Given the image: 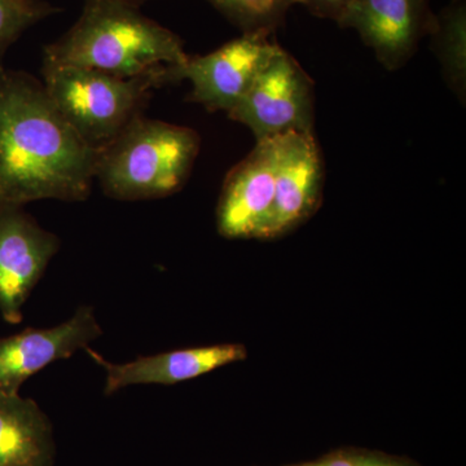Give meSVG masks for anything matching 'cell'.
<instances>
[{"label":"cell","instance_id":"7c38bea8","mask_svg":"<svg viewBox=\"0 0 466 466\" xmlns=\"http://www.w3.org/2000/svg\"><path fill=\"white\" fill-rule=\"evenodd\" d=\"M86 351L106 370V395L134 385H175L247 358V349L240 343L175 350L122 364L110 363L90 348Z\"/></svg>","mask_w":466,"mask_h":466},{"label":"cell","instance_id":"ac0fdd59","mask_svg":"<svg viewBox=\"0 0 466 466\" xmlns=\"http://www.w3.org/2000/svg\"><path fill=\"white\" fill-rule=\"evenodd\" d=\"M300 466H359V458H351V456L346 455H336Z\"/></svg>","mask_w":466,"mask_h":466},{"label":"cell","instance_id":"d6986e66","mask_svg":"<svg viewBox=\"0 0 466 466\" xmlns=\"http://www.w3.org/2000/svg\"><path fill=\"white\" fill-rule=\"evenodd\" d=\"M359 466H397L385 460L373 458H359Z\"/></svg>","mask_w":466,"mask_h":466},{"label":"cell","instance_id":"6da1fadb","mask_svg":"<svg viewBox=\"0 0 466 466\" xmlns=\"http://www.w3.org/2000/svg\"><path fill=\"white\" fill-rule=\"evenodd\" d=\"M97 153L67 124L42 81L0 66V207L87 200Z\"/></svg>","mask_w":466,"mask_h":466},{"label":"cell","instance_id":"8992f818","mask_svg":"<svg viewBox=\"0 0 466 466\" xmlns=\"http://www.w3.org/2000/svg\"><path fill=\"white\" fill-rule=\"evenodd\" d=\"M279 47L269 41V34L242 33L210 54L188 55L186 63L173 67V82L187 79L192 85V103L228 115Z\"/></svg>","mask_w":466,"mask_h":466},{"label":"cell","instance_id":"30bf717a","mask_svg":"<svg viewBox=\"0 0 466 466\" xmlns=\"http://www.w3.org/2000/svg\"><path fill=\"white\" fill-rule=\"evenodd\" d=\"M103 336L94 308L79 306L56 327L29 329L0 339V392L18 394L27 379L61 359L86 350Z\"/></svg>","mask_w":466,"mask_h":466},{"label":"cell","instance_id":"ffe728a7","mask_svg":"<svg viewBox=\"0 0 466 466\" xmlns=\"http://www.w3.org/2000/svg\"><path fill=\"white\" fill-rule=\"evenodd\" d=\"M116 2L127 3V5L140 8V5H144V3L150 2V0H116Z\"/></svg>","mask_w":466,"mask_h":466},{"label":"cell","instance_id":"3957f363","mask_svg":"<svg viewBox=\"0 0 466 466\" xmlns=\"http://www.w3.org/2000/svg\"><path fill=\"white\" fill-rule=\"evenodd\" d=\"M200 148L193 128L142 115L99 150L95 180L118 201L167 198L183 188Z\"/></svg>","mask_w":466,"mask_h":466},{"label":"cell","instance_id":"e0dca14e","mask_svg":"<svg viewBox=\"0 0 466 466\" xmlns=\"http://www.w3.org/2000/svg\"><path fill=\"white\" fill-rule=\"evenodd\" d=\"M296 5H305L312 15L339 23L354 0H294Z\"/></svg>","mask_w":466,"mask_h":466},{"label":"cell","instance_id":"4fadbf2b","mask_svg":"<svg viewBox=\"0 0 466 466\" xmlns=\"http://www.w3.org/2000/svg\"><path fill=\"white\" fill-rule=\"evenodd\" d=\"M50 419L35 400L0 392V466H55Z\"/></svg>","mask_w":466,"mask_h":466},{"label":"cell","instance_id":"9c48e42d","mask_svg":"<svg viewBox=\"0 0 466 466\" xmlns=\"http://www.w3.org/2000/svg\"><path fill=\"white\" fill-rule=\"evenodd\" d=\"M429 0H354L339 25L355 30L386 69L406 66L431 32Z\"/></svg>","mask_w":466,"mask_h":466},{"label":"cell","instance_id":"ba28073f","mask_svg":"<svg viewBox=\"0 0 466 466\" xmlns=\"http://www.w3.org/2000/svg\"><path fill=\"white\" fill-rule=\"evenodd\" d=\"M281 137L256 147L227 174L217 208V226L227 238H262L272 204Z\"/></svg>","mask_w":466,"mask_h":466},{"label":"cell","instance_id":"5b68a950","mask_svg":"<svg viewBox=\"0 0 466 466\" xmlns=\"http://www.w3.org/2000/svg\"><path fill=\"white\" fill-rule=\"evenodd\" d=\"M314 82L299 61L279 47L228 113L256 140L314 133Z\"/></svg>","mask_w":466,"mask_h":466},{"label":"cell","instance_id":"277c9868","mask_svg":"<svg viewBox=\"0 0 466 466\" xmlns=\"http://www.w3.org/2000/svg\"><path fill=\"white\" fill-rule=\"evenodd\" d=\"M167 72L116 76L85 67L42 64V82L55 106L86 144L99 152L143 110L153 91L173 82Z\"/></svg>","mask_w":466,"mask_h":466},{"label":"cell","instance_id":"2e32d148","mask_svg":"<svg viewBox=\"0 0 466 466\" xmlns=\"http://www.w3.org/2000/svg\"><path fill=\"white\" fill-rule=\"evenodd\" d=\"M58 11L43 0H0V66L9 47L27 29Z\"/></svg>","mask_w":466,"mask_h":466},{"label":"cell","instance_id":"8fae6325","mask_svg":"<svg viewBox=\"0 0 466 466\" xmlns=\"http://www.w3.org/2000/svg\"><path fill=\"white\" fill-rule=\"evenodd\" d=\"M324 168L314 133L281 137L274 204L262 238L289 231L315 210L323 189Z\"/></svg>","mask_w":466,"mask_h":466},{"label":"cell","instance_id":"5bb4252c","mask_svg":"<svg viewBox=\"0 0 466 466\" xmlns=\"http://www.w3.org/2000/svg\"><path fill=\"white\" fill-rule=\"evenodd\" d=\"M431 47L440 61L441 73L453 94L464 103L466 91V5L452 0L434 15L428 34Z\"/></svg>","mask_w":466,"mask_h":466},{"label":"cell","instance_id":"7a4b0ae2","mask_svg":"<svg viewBox=\"0 0 466 466\" xmlns=\"http://www.w3.org/2000/svg\"><path fill=\"white\" fill-rule=\"evenodd\" d=\"M187 57L179 35L116 0H85L75 25L43 51L45 63L125 78L167 72Z\"/></svg>","mask_w":466,"mask_h":466},{"label":"cell","instance_id":"52a82bcc","mask_svg":"<svg viewBox=\"0 0 466 466\" xmlns=\"http://www.w3.org/2000/svg\"><path fill=\"white\" fill-rule=\"evenodd\" d=\"M60 247L24 207H0V314L8 324L23 320L24 305Z\"/></svg>","mask_w":466,"mask_h":466},{"label":"cell","instance_id":"9a60e30c","mask_svg":"<svg viewBox=\"0 0 466 466\" xmlns=\"http://www.w3.org/2000/svg\"><path fill=\"white\" fill-rule=\"evenodd\" d=\"M242 33H275L294 0H208Z\"/></svg>","mask_w":466,"mask_h":466}]
</instances>
